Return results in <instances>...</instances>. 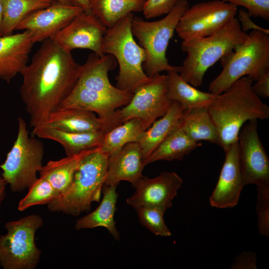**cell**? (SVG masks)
I'll use <instances>...</instances> for the list:
<instances>
[{
	"mask_svg": "<svg viewBox=\"0 0 269 269\" xmlns=\"http://www.w3.org/2000/svg\"><path fill=\"white\" fill-rule=\"evenodd\" d=\"M134 16L133 12L130 13L108 28L102 41L104 53L113 56L119 64L116 87L132 94L151 79L143 69L144 50L136 42L132 31Z\"/></svg>",
	"mask_w": 269,
	"mask_h": 269,
	"instance_id": "6",
	"label": "cell"
},
{
	"mask_svg": "<svg viewBox=\"0 0 269 269\" xmlns=\"http://www.w3.org/2000/svg\"><path fill=\"white\" fill-rule=\"evenodd\" d=\"M167 75L160 74L151 77L146 84L137 89L130 102L113 113L108 124V132L131 119L140 120L148 129L157 119L162 117L173 101L168 97Z\"/></svg>",
	"mask_w": 269,
	"mask_h": 269,
	"instance_id": "10",
	"label": "cell"
},
{
	"mask_svg": "<svg viewBox=\"0 0 269 269\" xmlns=\"http://www.w3.org/2000/svg\"><path fill=\"white\" fill-rule=\"evenodd\" d=\"M247 35L235 17L213 35L182 41L181 49L187 56L179 66L180 75L193 86H201L207 70L242 43Z\"/></svg>",
	"mask_w": 269,
	"mask_h": 269,
	"instance_id": "4",
	"label": "cell"
},
{
	"mask_svg": "<svg viewBox=\"0 0 269 269\" xmlns=\"http://www.w3.org/2000/svg\"><path fill=\"white\" fill-rule=\"evenodd\" d=\"M181 127L193 140L208 141L219 145V137L206 107L185 111L181 119Z\"/></svg>",
	"mask_w": 269,
	"mask_h": 269,
	"instance_id": "28",
	"label": "cell"
},
{
	"mask_svg": "<svg viewBox=\"0 0 269 269\" xmlns=\"http://www.w3.org/2000/svg\"><path fill=\"white\" fill-rule=\"evenodd\" d=\"M223 69L209 85V92L221 94L244 76L256 81L269 71V34L252 30L246 39L220 60Z\"/></svg>",
	"mask_w": 269,
	"mask_h": 269,
	"instance_id": "5",
	"label": "cell"
},
{
	"mask_svg": "<svg viewBox=\"0 0 269 269\" xmlns=\"http://www.w3.org/2000/svg\"><path fill=\"white\" fill-rule=\"evenodd\" d=\"M28 189L26 195L19 202L17 209L20 211L33 206L48 204L60 195L47 179L40 176Z\"/></svg>",
	"mask_w": 269,
	"mask_h": 269,
	"instance_id": "32",
	"label": "cell"
},
{
	"mask_svg": "<svg viewBox=\"0 0 269 269\" xmlns=\"http://www.w3.org/2000/svg\"><path fill=\"white\" fill-rule=\"evenodd\" d=\"M118 185L103 186V197L98 207L89 214L78 219L75 229H83L104 227L116 240L120 239V234L116 227L114 214L118 195L116 192Z\"/></svg>",
	"mask_w": 269,
	"mask_h": 269,
	"instance_id": "23",
	"label": "cell"
},
{
	"mask_svg": "<svg viewBox=\"0 0 269 269\" xmlns=\"http://www.w3.org/2000/svg\"><path fill=\"white\" fill-rule=\"evenodd\" d=\"M92 149L48 161L39 170L40 177L47 179L60 195L64 193L71 185L80 161Z\"/></svg>",
	"mask_w": 269,
	"mask_h": 269,
	"instance_id": "26",
	"label": "cell"
},
{
	"mask_svg": "<svg viewBox=\"0 0 269 269\" xmlns=\"http://www.w3.org/2000/svg\"><path fill=\"white\" fill-rule=\"evenodd\" d=\"M167 72L168 96L172 101L178 102L184 111L207 107L217 96L197 89L185 81L176 70Z\"/></svg>",
	"mask_w": 269,
	"mask_h": 269,
	"instance_id": "24",
	"label": "cell"
},
{
	"mask_svg": "<svg viewBox=\"0 0 269 269\" xmlns=\"http://www.w3.org/2000/svg\"><path fill=\"white\" fill-rule=\"evenodd\" d=\"M34 43L29 30L0 36V80L10 83L20 73Z\"/></svg>",
	"mask_w": 269,
	"mask_h": 269,
	"instance_id": "17",
	"label": "cell"
},
{
	"mask_svg": "<svg viewBox=\"0 0 269 269\" xmlns=\"http://www.w3.org/2000/svg\"><path fill=\"white\" fill-rule=\"evenodd\" d=\"M131 99L110 96L76 85L59 108L80 109L96 113L104 122L106 133L109 121L114 112L119 107L127 105Z\"/></svg>",
	"mask_w": 269,
	"mask_h": 269,
	"instance_id": "18",
	"label": "cell"
},
{
	"mask_svg": "<svg viewBox=\"0 0 269 269\" xmlns=\"http://www.w3.org/2000/svg\"><path fill=\"white\" fill-rule=\"evenodd\" d=\"M40 126L70 132L102 131L105 133L104 122L94 113L77 108H59Z\"/></svg>",
	"mask_w": 269,
	"mask_h": 269,
	"instance_id": "21",
	"label": "cell"
},
{
	"mask_svg": "<svg viewBox=\"0 0 269 269\" xmlns=\"http://www.w3.org/2000/svg\"><path fill=\"white\" fill-rule=\"evenodd\" d=\"M256 211L259 231L262 236H269V187L257 188Z\"/></svg>",
	"mask_w": 269,
	"mask_h": 269,
	"instance_id": "34",
	"label": "cell"
},
{
	"mask_svg": "<svg viewBox=\"0 0 269 269\" xmlns=\"http://www.w3.org/2000/svg\"><path fill=\"white\" fill-rule=\"evenodd\" d=\"M105 133L102 131L76 133L39 126L33 128L32 134L59 143L66 155L77 154L101 146Z\"/></svg>",
	"mask_w": 269,
	"mask_h": 269,
	"instance_id": "22",
	"label": "cell"
},
{
	"mask_svg": "<svg viewBox=\"0 0 269 269\" xmlns=\"http://www.w3.org/2000/svg\"><path fill=\"white\" fill-rule=\"evenodd\" d=\"M141 0H89L91 12L110 28L130 13L142 11Z\"/></svg>",
	"mask_w": 269,
	"mask_h": 269,
	"instance_id": "29",
	"label": "cell"
},
{
	"mask_svg": "<svg viewBox=\"0 0 269 269\" xmlns=\"http://www.w3.org/2000/svg\"><path fill=\"white\" fill-rule=\"evenodd\" d=\"M42 42L20 73L23 77L20 95L33 128L44 123L60 107L76 86L82 68L70 52L52 39Z\"/></svg>",
	"mask_w": 269,
	"mask_h": 269,
	"instance_id": "1",
	"label": "cell"
},
{
	"mask_svg": "<svg viewBox=\"0 0 269 269\" xmlns=\"http://www.w3.org/2000/svg\"><path fill=\"white\" fill-rule=\"evenodd\" d=\"M135 210L140 223L154 235L161 237L171 235L163 219L164 211L151 207H142Z\"/></svg>",
	"mask_w": 269,
	"mask_h": 269,
	"instance_id": "33",
	"label": "cell"
},
{
	"mask_svg": "<svg viewBox=\"0 0 269 269\" xmlns=\"http://www.w3.org/2000/svg\"><path fill=\"white\" fill-rule=\"evenodd\" d=\"M117 64L116 59L112 55L100 56L93 53L82 65L76 85L114 97L132 98L134 94L114 86L109 81L108 73Z\"/></svg>",
	"mask_w": 269,
	"mask_h": 269,
	"instance_id": "19",
	"label": "cell"
},
{
	"mask_svg": "<svg viewBox=\"0 0 269 269\" xmlns=\"http://www.w3.org/2000/svg\"><path fill=\"white\" fill-rule=\"evenodd\" d=\"M252 85V89L259 97H269V71H267L260 79Z\"/></svg>",
	"mask_w": 269,
	"mask_h": 269,
	"instance_id": "39",
	"label": "cell"
},
{
	"mask_svg": "<svg viewBox=\"0 0 269 269\" xmlns=\"http://www.w3.org/2000/svg\"><path fill=\"white\" fill-rule=\"evenodd\" d=\"M3 20V10L2 6L0 0V36H2V25Z\"/></svg>",
	"mask_w": 269,
	"mask_h": 269,
	"instance_id": "42",
	"label": "cell"
},
{
	"mask_svg": "<svg viewBox=\"0 0 269 269\" xmlns=\"http://www.w3.org/2000/svg\"><path fill=\"white\" fill-rule=\"evenodd\" d=\"M144 166L139 142L127 143L116 154L109 157L104 186L118 185L120 181H126L134 188L143 176Z\"/></svg>",
	"mask_w": 269,
	"mask_h": 269,
	"instance_id": "20",
	"label": "cell"
},
{
	"mask_svg": "<svg viewBox=\"0 0 269 269\" xmlns=\"http://www.w3.org/2000/svg\"><path fill=\"white\" fill-rule=\"evenodd\" d=\"M44 146L42 142L29 136L23 118H18V133L15 141L0 164L1 174L13 192L24 191L37 179L42 165Z\"/></svg>",
	"mask_w": 269,
	"mask_h": 269,
	"instance_id": "8",
	"label": "cell"
},
{
	"mask_svg": "<svg viewBox=\"0 0 269 269\" xmlns=\"http://www.w3.org/2000/svg\"><path fill=\"white\" fill-rule=\"evenodd\" d=\"M179 0H145L142 11L146 19L168 13Z\"/></svg>",
	"mask_w": 269,
	"mask_h": 269,
	"instance_id": "36",
	"label": "cell"
},
{
	"mask_svg": "<svg viewBox=\"0 0 269 269\" xmlns=\"http://www.w3.org/2000/svg\"><path fill=\"white\" fill-rule=\"evenodd\" d=\"M83 11L79 6L56 0L52 5L29 14L19 23L16 30L30 31L35 43L42 42L59 32Z\"/></svg>",
	"mask_w": 269,
	"mask_h": 269,
	"instance_id": "15",
	"label": "cell"
},
{
	"mask_svg": "<svg viewBox=\"0 0 269 269\" xmlns=\"http://www.w3.org/2000/svg\"><path fill=\"white\" fill-rule=\"evenodd\" d=\"M184 112L181 105L173 101L166 114L155 121L145 131L139 142L143 162L163 140L179 126Z\"/></svg>",
	"mask_w": 269,
	"mask_h": 269,
	"instance_id": "25",
	"label": "cell"
},
{
	"mask_svg": "<svg viewBox=\"0 0 269 269\" xmlns=\"http://www.w3.org/2000/svg\"><path fill=\"white\" fill-rule=\"evenodd\" d=\"M73 5L79 6L83 10L87 12H91L89 5V0H70Z\"/></svg>",
	"mask_w": 269,
	"mask_h": 269,
	"instance_id": "40",
	"label": "cell"
},
{
	"mask_svg": "<svg viewBox=\"0 0 269 269\" xmlns=\"http://www.w3.org/2000/svg\"><path fill=\"white\" fill-rule=\"evenodd\" d=\"M253 82L249 77H242L217 95L206 107L217 129L219 145L225 152L238 141L239 132L245 123L269 118V107L253 91Z\"/></svg>",
	"mask_w": 269,
	"mask_h": 269,
	"instance_id": "2",
	"label": "cell"
},
{
	"mask_svg": "<svg viewBox=\"0 0 269 269\" xmlns=\"http://www.w3.org/2000/svg\"><path fill=\"white\" fill-rule=\"evenodd\" d=\"M108 28L92 12L82 11L59 32L52 36L56 43L71 52L77 48L87 49L103 56L102 41Z\"/></svg>",
	"mask_w": 269,
	"mask_h": 269,
	"instance_id": "13",
	"label": "cell"
},
{
	"mask_svg": "<svg viewBox=\"0 0 269 269\" xmlns=\"http://www.w3.org/2000/svg\"><path fill=\"white\" fill-rule=\"evenodd\" d=\"M257 120L248 122L238 137L239 160L244 186L269 187V159L258 133Z\"/></svg>",
	"mask_w": 269,
	"mask_h": 269,
	"instance_id": "12",
	"label": "cell"
},
{
	"mask_svg": "<svg viewBox=\"0 0 269 269\" xmlns=\"http://www.w3.org/2000/svg\"><path fill=\"white\" fill-rule=\"evenodd\" d=\"M237 7L241 6L248 10L250 16L269 19V0H222Z\"/></svg>",
	"mask_w": 269,
	"mask_h": 269,
	"instance_id": "35",
	"label": "cell"
},
{
	"mask_svg": "<svg viewBox=\"0 0 269 269\" xmlns=\"http://www.w3.org/2000/svg\"><path fill=\"white\" fill-rule=\"evenodd\" d=\"M7 185L6 181L2 177L1 175H0V206L1 205L3 200L5 196V189Z\"/></svg>",
	"mask_w": 269,
	"mask_h": 269,
	"instance_id": "41",
	"label": "cell"
},
{
	"mask_svg": "<svg viewBox=\"0 0 269 269\" xmlns=\"http://www.w3.org/2000/svg\"><path fill=\"white\" fill-rule=\"evenodd\" d=\"M237 11L236 6L222 0L201 2L184 12L175 31L182 41L210 36L228 25Z\"/></svg>",
	"mask_w": 269,
	"mask_h": 269,
	"instance_id": "11",
	"label": "cell"
},
{
	"mask_svg": "<svg viewBox=\"0 0 269 269\" xmlns=\"http://www.w3.org/2000/svg\"><path fill=\"white\" fill-rule=\"evenodd\" d=\"M257 255L255 252L243 251L237 256L233 263L232 269H257Z\"/></svg>",
	"mask_w": 269,
	"mask_h": 269,
	"instance_id": "37",
	"label": "cell"
},
{
	"mask_svg": "<svg viewBox=\"0 0 269 269\" xmlns=\"http://www.w3.org/2000/svg\"><path fill=\"white\" fill-rule=\"evenodd\" d=\"M183 180L174 172H163L150 178L141 177L134 188V193L127 199V203L134 209L151 207L165 212L171 207Z\"/></svg>",
	"mask_w": 269,
	"mask_h": 269,
	"instance_id": "14",
	"label": "cell"
},
{
	"mask_svg": "<svg viewBox=\"0 0 269 269\" xmlns=\"http://www.w3.org/2000/svg\"><path fill=\"white\" fill-rule=\"evenodd\" d=\"M56 0L62 4H67V5H72L70 0Z\"/></svg>",
	"mask_w": 269,
	"mask_h": 269,
	"instance_id": "43",
	"label": "cell"
},
{
	"mask_svg": "<svg viewBox=\"0 0 269 269\" xmlns=\"http://www.w3.org/2000/svg\"><path fill=\"white\" fill-rule=\"evenodd\" d=\"M189 7L188 0H179L174 8L159 20L146 21L140 17H133L132 31L144 50L143 70L149 77L162 71L176 70L179 72V66L169 64L166 52L180 18Z\"/></svg>",
	"mask_w": 269,
	"mask_h": 269,
	"instance_id": "7",
	"label": "cell"
},
{
	"mask_svg": "<svg viewBox=\"0 0 269 269\" xmlns=\"http://www.w3.org/2000/svg\"><path fill=\"white\" fill-rule=\"evenodd\" d=\"M42 217L31 214L5 224L0 236V265L3 269H35L41 251L35 242L36 231L43 225Z\"/></svg>",
	"mask_w": 269,
	"mask_h": 269,
	"instance_id": "9",
	"label": "cell"
},
{
	"mask_svg": "<svg viewBox=\"0 0 269 269\" xmlns=\"http://www.w3.org/2000/svg\"><path fill=\"white\" fill-rule=\"evenodd\" d=\"M225 153L218 181L209 198L211 206L217 208L235 206L244 186L239 160L238 141L232 144Z\"/></svg>",
	"mask_w": 269,
	"mask_h": 269,
	"instance_id": "16",
	"label": "cell"
},
{
	"mask_svg": "<svg viewBox=\"0 0 269 269\" xmlns=\"http://www.w3.org/2000/svg\"><path fill=\"white\" fill-rule=\"evenodd\" d=\"M109 157L100 147L86 155L80 161L67 190L47 204L49 210L73 216L90 211L92 203L100 201Z\"/></svg>",
	"mask_w": 269,
	"mask_h": 269,
	"instance_id": "3",
	"label": "cell"
},
{
	"mask_svg": "<svg viewBox=\"0 0 269 269\" xmlns=\"http://www.w3.org/2000/svg\"><path fill=\"white\" fill-rule=\"evenodd\" d=\"M143 0V1H145V0Z\"/></svg>",
	"mask_w": 269,
	"mask_h": 269,
	"instance_id": "44",
	"label": "cell"
},
{
	"mask_svg": "<svg viewBox=\"0 0 269 269\" xmlns=\"http://www.w3.org/2000/svg\"><path fill=\"white\" fill-rule=\"evenodd\" d=\"M180 124L145 160V166L159 160H181L185 155L201 145L200 142L193 140L185 134Z\"/></svg>",
	"mask_w": 269,
	"mask_h": 269,
	"instance_id": "27",
	"label": "cell"
},
{
	"mask_svg": "<svg viewBox=\"0 0 269 269\" xmlns=\"http://www.w3.org/2000/svg\"><path fill=\"white\" fill-rule=\"evenodd\" d=\"M145 131L140 120L131 119L105 133L100 148L109 157L114 156L126 144L139 142Z\"/></svg>",
	"mask_w": 269,
	"mask_h": 269,
	"instance_id": "30",
	"label": "cell"
},
{
	"mask_svg": "<svg viewBox=\"0 0 269 269\" xmlns=\"http://www.w3.org/2000/svg\"><path fill=\"white\" fill-rule=\"evenodd\" d=\"M56 0H1L2 36L13 34L19 23L31 13L47 7Z\"/></svg>",
	"mask_w": 269,
	"mask_h": 269,
	"instance_id": "31",
	"label": "cell"
},
{
	"mask_svg": "<svg viewBox=\"0 0 269 269\" xmlns=\"http://www.w3.org/2000/svg\"><path fill=\"white\" fill-rule=\"evenodd\" d=\"M250 16L247 11L240 9L239 11L238 20L241 22L240 25L242 30L245 32L249 29L260 30L269 34V30L264 28L255 24L251 19Z\"/></svg>",
	"mask_w": 269,
	"mask_h": 269,
	"instance_id": "38",
	"label": "cell"
}]
</instances>
